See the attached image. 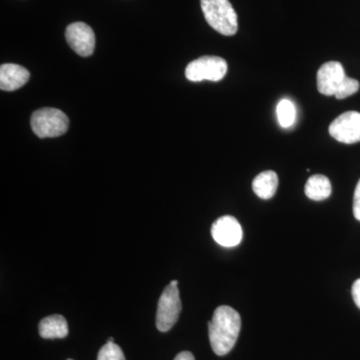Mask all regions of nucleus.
<instances>
[{
  "label": "nucleus",
  "mask_w": 360,
  "mask_h": 360,
  "mask_svg": "<svg viewBox=\"0 0 360 360\" xmlns=\"http://www.w3.org/2000/svg\"><path fill=\"white\" fill-rule=\"evenodd\" d=\"M241 328L240 315L231 307H217L212 319L208 322L210 345L219 356L231 352L238 341Z\"/></svg>",
  "instance_id": "obj_1"
},
{
  "label": "nucleus",
  "mask_w": 360,
  "mask_h": 360,
  "mask_svg": "<svg viewBox=\"0 0 360 360\" xmlns=\"http://www.w3.org/2000/svg\"><path fill=\"white\" fill-rule=\"evenodd\" d=\"M206 21L220 34L231 37L238 30V14L229 0H200Z\"/></svg>",
  "instance_id": "obj_2"
},
{
  "label": "nucleus",
  "mask_w": 360,
  "mask_h": 360,
  "mask_svg": "<svg viewBox=\"0 0 360 360\" xmlns=\"http://www.w3.org/2000/svg\"><path fill=\"white\" fill-rule=\"evenodd\" d=\"M30 124L39 139H51L68 131L70 120L65 112L56 108H41L33 112Z\"/></svg>",
  "instance_id": "obj_3"
},
{
  "label": "nucleus",
  "mask_w": 360,
  "mask_h": 360,
  "mask_svg": "<svg viewBox=\"0 0 360 360\" xmlns=\"http://www.w3.org/2000/svg\"><path fill=\"white\" fill-rule=\"evenodd\" d=\"M181 311V300L177 285H167L163 290L158 302V314H156V328L161 333L170 330L176 321Z\"/></svg>",
  "instance_id": "obj_4"
},
{
  "label": "nucleus",
  "mask_w": 360,
  "mask_h": 360,
  "mask_svg": "<svg viewBox=\"0 0 360 360\" xmlns=\"http://www.w3.org/2000/svg\"><path fill=\"white\" fill-rule=\"evenodd\" d=\"M227 63L219 56H202L186 66V77L193 82H219L227 72Z\"/></svg>",
  "instance_id": "obj_5"
},
{
  "label": "nucleus",
  "mask_w": 360,
  "mask_h": 360,
  "mask_svg": "<svg viewBox=\"0 0 360 360\" xmlns=\"http://www.w3.org/2000/svg\"><path fill=\"white\" fill-rule=\"evenodd\" d=\"M329 134L345 144L360 141V113L357 111H347L336 117L329 125Z\"/></svg>",
  "instance_id": "obj_6"
},
{
  "label": "nucleus",
  "mask_w": 360,
  "mask_h": 360,
  "mask_svg": "<svg viewBox=\"0 0 360 360\" xmlns=\"http://www.w3.org/2000/svg\"><path fill=\"white\" fill-rule=\"evenodd\" d=\"M66 41L73 51L82 58L92 56L96 47V35L94 30L84 22L71 23L65 32Z\"/></svg>",
  "instance_id": "obj_7"
},
{
  "label": "nucleus",
  "mask_w": 360,
  "mask_h": 360,
  "mask_svg": "<svg viewBox=\"0 0 360 360\" xmlns=\"http://www.w3.org/2000/svg\"><path fill=\"white\" fill-rule=\"evenodd\" d=\"M347 78L345 68L340 63L328 61L317 71V89L323 96H335Z\"/></svg>",
  "instance_id": "obj_8"
},
{
  "label": "nucleus",
  "mask_w": 360,
  "mask_h": 360,
  "mask_svg": "<svg viewBox=\"0 0 360 360\" xmlns=\"http://www.w3.org/2000/svg\"><path fill=\"white\" fill-rule=\"evenodd\" d=\"M212 236L219 245L234 248L243 240V232L238 219L231 215H224L213 222Z\"/></svg>",
  "instance_id": "obj_9"
},
{
  "label": "nucleus",
  "mask_w": 360,
  "mask_h": 360,
  "mask_svg": "<svg viewBox=\"0 0 360 360\" xmlns=\"http://www.w3.org/2000/svg\"><path fill=\"white\" fill-rule=\"evenodd\" d=\"M30 71L23 66L6 63L0 66V89L4 91L20 89L30 80Z\"/></svg>",
  "instance_id": "obj_10"
},
{
  "label": "nucleus",
  "mask_w": 360,
  "mask_h": 360,
  "mask_svg": "<svg viewBox=\"0 0 360 360\" xmlns=\"http://www.w3.org/2000/svg\"><path fill=\"white\" fill-rule=\"evenodd\" d=\"M39 335L45 340H54V338H65L68 335V321L63 315H51L45 317L40 321Z\"/></svg>",
  "instance_id": "obj_11"
},
{
  "label": "nucleus",
  "mask_w": 360,
  "mask_h": 360,
  "mask_svg": "<svg viewBox=\"0 0 360 360\" xmlns=\"http://www.w3.org/2000/svg\"><path fill=\"white\" fill-rule=\"evenodd\" d=\"M277 187H278V176L272 170L262 172L252 181L253 191L262 200H270L274 198Z\"/></svg>",
  "instance_id": "obj_12"
},
{
  "label": "nucleus",
  "mask_w": 360,
  "mask_h": 360,
  "mask_svg": "<svg viewBox=\"0 0 360 360\" xmlns=\"http://www.w3.org/2000/svg\"><path fill=\"white\" fill-rule=\"evenodd\" d=\"M331 184L328 177L321 174L310 176L304 187V193L309 200L321 201L326 200L331 194Z\"/></svg>",
  "instance_id": "obj_13"
},
{
  "label": "nucleus",
  "mask_w": 360,
  "mask_h": 360,
  "mask_svg": "<svg viewBox=\"0 0 360 360\" xmlns=\"http://www.w3.org/2000/svg\"><path fill=\"white\" fill-rule=\"evenodd\" d=\"M277 120L283 129H288L295 122L296 110L295 103L290 99H283L277 104Z\"/></svg>",
  "instance_id": "obj_14"
},
{
  "label": "nucleus",
  "mask_w": 360,
  "mask_h": 360,
  "mask_svg": "<svg viewBox=\"0 0 360 360\" xmlns=\"http://www.w3.org/2000/svg\"><path fill=\"white\" fill-rule=\"evenodd\" d=\"M97 360H125V356L122 348L115 342L108 341V343L99 350Z\"/></svg>",
  "instance_id": "obj_15"
},
{
  "label": "nucleus",
  "mask_w": 360,
  "mask_h": 360,
  "mask_svg": "<svg viewBox=\"0 0 360 360\" xmlns=\"http://www.w3.org/2000/svg\"><path fill=\"white\" fill-rule=\"evenodd\" d=\"M359 82L354 78L348 77L345 80L341 89L338 90L335 97L338 99H345L347 97L352 96V94H356L359 90Z\"/></svg>",
  "instance_id": "obj_16"
},
{
  "label": "nucleus",
  "mask_w": 360,
  "mask_h": 360,
  "mask_svg": "<svg viewBox=\"0 0 360 360\" xmlns=\"http://www.w3.org/2000/svg\"><path fill=\"white\" fill-rule=\"evenodd\" d=\"M354 214L355 219L360 221V179L355 187L354 196Z\"/></svg>",
  "instance_id": "obj_17"
},
{
  "label": "nucleus",
  "mask_w": 360,
  "mask_h": 360,
  "mask_svg": "<svg viewBox=\"0 0 360 360\" xmlns=\"http://www.w3.org/2000/svg\"><path fill=\"white\" fill-rule=\"evenodd\" d=\"M352 293L355 304L360 309V278L355 281L354 285H352Z\"/></svg>",
  "instance_id": "obj_18"
},
{
  "label": "nucleus",
  "mask_w": 360,
  "mask_h": 360,
  "mask_svg": "<svg viewBox=\"0 0 360 360\" xmlns=\"http://www.w3.org/2000/svg\"><path fill=\"white\" fill-rule=\"evenodd\" d=\"M174 360H195L193 354L189 352H182L175 356Z\"/></svg>",
  "instance_id": "obj_19"
},
{
  "label": "nucleus",
  "mask_w": 360,
  "mask_h": 360,
  "mask_svg": "<svg viewBox=\"0 0 360 360\" xmlns=\"http://www.w3.org/2000/svg\"><path fill=\"white\" fill-rule=\"evenodd\" d=\"M170 284H172V285H177V284H179V281H172V283H170Z\"/></svg>",
  "instance_id": "obj_20"
},
{
  "label": "nucleus",
  "mask_w": 360,
  "mask_h": 360,
  "mask_svg": "<svg viewBox=\"0 0 360 360\" xmlns=\"http://www.w3.org/2000/svg\"><path fill=\"white\" fill-rule=\"evenodd\" d=\"M68 360H72V359H68Z\"/></svg>",
  "instance_id": "obj_21"
}]
</instances>
